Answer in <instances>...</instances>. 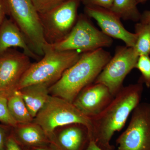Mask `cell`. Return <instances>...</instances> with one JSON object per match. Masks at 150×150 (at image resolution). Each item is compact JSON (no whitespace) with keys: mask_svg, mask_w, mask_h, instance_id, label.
<instances>
[{"mask_svg":"<svg viewBox=\"0 0 150 150\" xmlns=\"http://www.w3.org/2000/svg\"><path fill=\"white\" fill-rule=\"evenodd\" d=\"M12 47H18L30 58L39 61L41 58L33 52L17 25L12 19L5 18L0 27V55Z\"/></svg>","mask_w":150,"mask_h":150,"instance_id":"5bb4252c","label":"cell"},{"mask_svg":"<svg viewBox=\"0 0 150 150\" xmlns=\"http://www.w3.org/2000/svg\"><path fill=\"white\" fill-rule=\"evenodd\" d=\"M11 134L21 145L30 148L46 146L50 140L43 129L33 121L24 124H18L12 128Z\"/></svg>","mask_w":150,"mask_h":150,"instance_id":"9a60e30c","label":"cell"},{"mask_svg":"<svg viewBox=\"0 0 150 150\" xmlns=\"http://www.w3.org/2000/svg\"><path fill=\"white\" fill-rule=\"evenodd\" d=\"M137 0H113L110 10L124 20L139 21L141 14L139 11Z\"/></svg>","mask_w":150,"mask_h":150,"instance_id":"ac0fdd59","label":"cell"},{"mask_svg":"<svg viewBox=\"0 0 150 150\" xmlns=\"http://www.w3.org/2000/svg\"><path fill=\"white\" fill-rule=\"evenodd\" d=\"M114 97L106 86L93 83L83 89L72 103L83 115L92 118L102 112Z\"/></svg>","mask_w":150,"mask_h":150,"instance_id":"7c38bea8","label":"cell"},{"mask_svg":"<svg viewBox=\"0 0 150 150\" xmlns=\"http://www.w3.org/2000/svg\"><path fill=\"white\" fill-rule=\"evenodd\" d=\"M137 39L133 47L138 56L150 55V24L139 22L135 25Z\"/></svg>","mask_w":150,"mask_h":150,"instance_id":"d6986e66","label":"cell"},{"mask_svg":"<svg viewBox=\"0 0 150 150\" xmlns=\"http://www.w3.org/2000/svg\"><path fill=\"white\" fill-rule=\"evenodd\" d=\"M7 106L11 115L18 124L29 123L33 121V118L18 90L7 98Z\"/></svg>","mask_w":150,"mask_h":150,"instance_id":"e0dca14e","label":"cell"},{"mask_svg":"<svg viewBox=\"0 0 150 150\" xmlns=\"http://www.w3.org/2000/svg\"><path fill=\"white\" fill-rule=\"evenodd\" d=\"M50 139V145L55 150H85L91 139L87 127L73 123L57 129Z\"/></svg>","mask_w":150,"mask_h":150,"instance_id":"4fadbf2b","label":"cell"},{"mask_svg":"<svg viewBox=\"0 0 150 150\" xmlns=\"http://www.w3.org/2000/svg\"><path fill=\"white\" fill-rule=\"evenodd\" d=\"M7 13V8L5 0H0V27L6 18V15Z\"/></svg>","mask_w":150,"mask_h":150,"instance_id":"484cf974","label":"cell"},{"mask_svg":"<svg viewBox=\"0 0 150 150\" xmlns=\"http://www.w3.org/2000/svg\"><path fill=\"white\" fill-rule=\"evenodd\" d=\"M79 0H65L53 10L39 14L46 43L54 44L66 37L77 20Z\"/></svg>","mask_w":150,"mask_h":150,"instance_id":"52a82bcc","label":"cell"},{"mask_svg":"<svg viewBox=\"0 0 150 150\" xmlns=\"http://www.w3.org/2000/svg\"><path fill=\"white\" fill-rule=\"evenodd\" d=\"M85 11L87 16L95 20L105 34L112 38L122 40L126 46L134 47L137 41V34L126 29L121 18L112 11L93 6H86Z\"/></svg>","mask_w":150,"mask_h":150,"instance_id":"8fae6325","label":"cell"},{"mask_svg":"<svg viewBox=\"0 0 150 150\" xmlns=\"http://www.w3.org/2000/svg\"><path fill=\"white\" fill-rule=\"evenodd\" d=\"M111 57L110 53L102 48L81 53L77 62L49 87L50 95L72 103L83 89L94 83Z\"/></svg>","mask_w":150,"mask_h":150,"instance_id":"7a4b0ae2","label":"cell"},{"mask_svg":"<svg viewBox=\"0 0 150 150\" xmlns=\"http://www.w3.org/2000/svg\"><path fill=\"white\" fill-rule=\"evenodd\" d=\"M43 51L42 59L36 63H32L23 75L18 90L35 84L52 85L59 80L66 70L77 62L81 54L77 51H56L46 43L43 47Z\"/></svg>","mask_w":150,"mask_h":150,"instance_id":"3957f363","label":"cell"},{"mask_svg":"<svg viewBox=\"0 0 150 150\" xmlns=\"http://www.w3.org/2000/svg\"><path fill=\"white\" fill-rule=\"evenodd\" d=\"M6 150H23L21 145L11 134L9 135L6 143Z\"/></svg>","mask_w":150,"mask_h":150,"instance_id":"d4e9b609","label":"cell"},{"mask_svg":"<svg viewBox=\"0 0 150 150\" xmlns=\"http://www.w3.org/2000/svg\"><path fill=\"white\" fill-rule=\"evenodd\" d=\"M39 14L50 11L62 4L65 0H31Z\"/></svg>","mask_w":150,"mask_h":150,"instance_id":"7402d4cb","label":"cell"},{"mask_svg":"<svg viewBox=\"0 0 150 150\" xmlns=\"http://www.w3.org/2000/svg\"><path fill=\"white\" fill-rule=\"evenodd\" d=\"M49 85L35 84L19 90L28 111L34 119L50 96Z\"/></svg>","mask_w":150,"mask_h":150,"instance_id":"2e32d148","label":"cell"},{"mask_svg":"<svg viewBox=\"0 0 150 150\" xmlns=\"http://www.w3.org/2000/svg\"><path fill=\"white\" fill-rule=\"evenodd\" d=\"M147 1L149 0H137V1L138 4H140V3H144Z\"/></svg>","mask_w":150,"mask_h":150,"instance_id":"f546056e","label":"cell"},{"mask_svg":"<svg viewBox=\"0 0 150 150\" xmlns=\"http://www.w3.org/2000/svg\"><path fill=\"white\" fill-rule=\"evenodd\" d=\"M127 129L116 139L118 150H150V103H140Z\"/></svg>","mask_w":150,"mask_h":150,"instance_id":"9c48e42d","label":"cell"},{"mask_svg":"<svg viewBox=\"0 0 150 150\" xmlns=\"http://www.w3.org/2000/svg\"><path fill=\"white\" fill-rule=\"evenodd\" d=\"M0 122L12 128L15 127L18 124L9 112L7 98L1 96H0Z\"/></svg>","mask_w":150,"mask_h":150,"instance_id":"44dd1931","label":"cell"},{"mask_svg":"<svg viewBox=\"0 0 150 150\" xmlns=\"http://www.w3.org/2000/svg\"><path fill=\"white\" fill-rule=\"evenodd\" d=\"M30 150H55L51 147L49 148L47 147L46 146H42L34 147L30 148Z\"/></svg>","mask_w":150,"mask_h":150,"instance_id":"f1b7e54d","label":"cell"},{"mask_svg":"<svg viewBox=\"0 0 150 150\" xmlns=\"http://www.w3.org/2000/svg\"><path fill=\"white\" fill-rule=\"evenodd\" d=\"M140 22L150 24V10L145 11L141 14Z\"/></svg>","mask_w":150,"mask_h":150,"instance_id":"4316f807","label":"cell"},{"mask_svg":"<svg viewBox=\"0 0 150 150\" xmlns=\"http://www.w3.org/2000/svg\"><path fill=\"white\" fill-rule=\"evenodd\" d=\"M135 69L139 70L141 76L138 82L145 84L147 88L150 87V57L149 56H139Z\"/></svg>","mask_w":150,"mask_h":150,"instance_id":"ffe728a7","label":"cell"},{"mask_svg":"<svg viewBox=\"0 0 150 150\" xmlns=\"http://www.w3.org/2000/svg\"><path fill=\"white\" fill-rule=\"evenodd\" d=\"M143 84L138 82L123 86L98 115L91 118V139L103 150H114L112 136L123 129L131 113L140 103Z\"/></svg>","mask_w":150,"mask_h":150,"instance_id":"6da1fadb","label":"cell"},{"mask_svg":"<svg viewBox=\"0 0 150 150\" xmlns=\"http://www.w3.org/2000/svg\"><path fill=\"white\" fill-rule=\"evenodd\" d=\"M31 64L29 56L15 49L9 48L0 55V96L8 98L18 90Z\"/></svg>","mask_w":150,"mask_h":150,"instance_id":"30bf717a","label":"cell"},{"mask_svg":"<svg viewBox=\"0 0 150 150\" xmlns=\"http://www.w3.org/2000/svg\"><path fill=\"white\" fill-rule=\"evenodd\" d=\"M112 42L111 38L95 27L86 16L81 15L66 37L54 44H48L56 51L83 53L110 47Z\"/></svg>","mask_w":150,"mask_h":150,"instance_id":"8992f818","label":"cell"},{"mask_svg":"<svg viewBox=\"0 0 150 150\" xmlns=\"http://www.w3.org/2000/svg\"><path fill=\"white\" fill-rule=\"evenodd\" d=\"M86 6H93L110 9L113 0H83Z\"/></svg>","mask_w":150,"mask_h":150,"instance_id":"cb8c5ba5","label":"cell"},{"mask_svg":"<svg viewBox=\"0 0 150 150\" xmlns=\"http://www.w3.org/2000/svg\"><path fill=\"white\" fill-rule=\"evenodd\" d=\"M33 121L42 128L49 140L56 129L73 123L84 125L91 133V118L83 115L72 103L53 96L50 95Z\"/></svg>","mask_w":150,"mask_h":150,"instance_id":"277c9868","label":"cell"},{"mask_svg":"<svg viewBox=\"0 0 150 150\" xmlns=\"http://www.w3.org/2000/svg\"><path fill=\"white\" fill-rule=\"evenodd\" d=\"M85 150H103L98 147L94 142L93 140L91 139L90 142L89 143L88 146Z\"/></svg>","mask_w":150,"mask_h":150,"instance_id":"83f0119b","label":"cell"},{"mask_svg":"<svg viewBox=\"0 0 150 150\" xmlns=\"http://www.w3.org/2000/svg\"><path fill=\"white\" fill-rule=\"evenodd\" d=\"M8 13L17 25L35 54L44 55L46 43L39 14L31 0H5Z\"/></svg>","mask_w":150,"mask_h":150,"instance_id":"5b68a950","label":"cell"},{"mask_svg":"<svg viewBox=\"0 0 150 150\" xmlns=\"http://www.w3.org/2000/svg\"><path fill=\"white\" fill-rule=\"evenodd\" d=\"M139 56L134 48L118 46L113 57L105 65L94 81L109 89L115 96L123 87V82L127 75L135 69Z\"/></svg>","mask_w":150,"mask_h":150,"instance_id":"ba28073f","label":"cell"},{"mask_svg":"<svg viewBox=\"0 0 150 150\" xmlns=\"http://www.w3.org/2000/svg\"><path fill=\"white\" fill-rule=\"evenodd\" d=\"M12 127L0 124V150H6V143L9 135L11 134Z\"/></svg>","mask_w":150,"mask_h":150,"instance_id":"603a6c76","label":"cell"}]
</instances>
